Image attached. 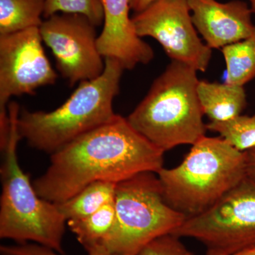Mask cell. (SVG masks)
<instances>
[{"mask_svg":"<svg viewBox=\"0 0 255 255\" xmlns=\"http://www.w3.org/2000/svg\"><path fill=\"white\" fill-rule=\"evenodd\" d=\"M0 253L1 255H63L36 243L1 246L0 247Z\"/></svg>","mask_w":255,"mask_h":255,"instance_id":"44dd1931","label":"cell"},{"mask_svg":"<svg viewBox=\"0 0 255 255\" xmlns=\"http://www.w3.org/2000/svg\"><path fill=\"white\" fill-rule=\"evenodd\" d=\"M184 160L157 172L164 199L187 217L214 205L247 177L246 152L221 137H201Z\"/></svg>","mask_w":255,"mask_h":255,"instance_id":"277c9868","label":"cell"},{"mask_svg":"<svg viewBox=\"0 0 255 255\" xmlns=\"http://www.w3.org/2000/svg\"><path fill=\"white\" fill-rule=\"evenodd\" d=\"M60 13L84 15L97 27L104 22L101 0H46L43 17L48 18Z\"/></svg>","mask_w":255,"mask_h":255,"instance_id":"d6986e66","label":"cell"},{"mask_svg":"<svg viewBox=\"0 0 255 255\" xmlns=\"http://www.w3.org/2000/svg\"><path fill=\"white\" fill-rule=\"evenodd\" d=\"M45 5L46 0H0V35L39 28Z\"/></svg>","mask_w":255,"mask_h":255,"instance_id":"2e32d148","label":"cell"},{"mask_svg":"<svg viewBox=\"0 0 255 255\" xmlns=\"http://www.w3.org/2000/svg\"><path fill=\"white\" fill-rule=\"evenodd\" d=\"M38 27L0 35V107L10 98L54 85L58 75L43 47Z\"/></svg>","mask_w":255,"mask_h":255,"instance_id":"30bf717a","label":"cell"},{"mask_svg":"<svg viewBox=\"0 0 255 255\" xmlns=\"http://www.w3.org/2000/svg\"><path fill=\"white\" fill-rule=\"evenodd\" d=\"M247 177L255 182V147L246 151Z\"/></svg>","mask_w":255,"mask_h":255,"instance_id":"7402d4cb","label":"cell"},{"mask_svg":"<svg viewBox=\"0 0 255 255\" xmlns=\"http://www.w3.org/2000/svg\"><path fill=\"white\" fill-rule=\"evenodd\" d=\"M137 255H194L187 249L181 238L167 234L146 245Z\"/></svg>","mask_w":255,"mask_h":255,"instance_id":"ffe728a7","label":"cell"},{"mask_svg":"<svg viewBox=\"0 0 255 255\" xmlns=\"http://www.w3.org/2000/svg\"><path fill=\"white\" fill-rule=\"evenodd\" d=\"M197 95L204 115L223 122L241 115L247 106L244 87L199 80Z\"/></svg>","mask_w":255,"mask_h":255,"instance_id":"4fadbf2b","label":"cell"},{"mask_svg":"<svg viewBox=\"0 0 255 255\" xmlns=\"http://www.w3.org/2000/svg\"><path fill=\"white\" fill-rule=\"evenodd\" d=\"M197 73L185 64L171 62L127 118L137 132L164 152L179 145H193L206 135L197 95Z\"/></svg>","mask_w":255,"mask_h":255,"instance_id":"3957f363","label":"cell"},{"mask_svg":"<svg viewBox=\"0 0 255 255\" xmlns=\"http://www.w3.org/2000/svg\"><path fill=\"white\" fill-rule=\"evenodd\" d=\"M39 29L54 55L57 69L72 87L103 73L105 60L99 50L97 26L86 16L54 14L46 18Z\"/></svg>","mask_w":255,"mask_h":255,"instance_id":"9c48e42d","label":"cell"},{"mask_svg":"<svg viewBox=\"0 0 255 255\" xmlns=\"http://www.w3.org/2000/svg\"><path fill=\"white\" fill-rule=\"evenodd\" d=\"M137 34L158 42L172 61L198 72L209 68L212 49L198 34L188 0H159L132 17Z\"/></svg>","mask_w":255,"mask_h":255,"instance_id":"ba28073f","label":"cell"},{"mask_svg":"<svg viewBox=\"0 0 255 255\" xmlns=\"http://www.w3.org/2000/svg\"><path fill=\"white\" fill-rule=\"evenodd\" d=\"M249 1L250 6H251L252 11H253V14H255V0H248Z\"/></svg>","mask_w":255,"mask_h":255,"instance_id":"d4e9b609","label":"cell"},{"mask_svg":"<svg viewBox=\"0 0 255 255\" xmlns=\"http://www.w3.org/2000/svg\"><path fill=\"white\" fill-rule=\"evenodd\" d=\"M206 255H255V246L249 247V248L241 250V251H240L236 252V253H232V254L217 255L206 253Z\"/></svg>","mask_w":255,"mask_h":255,"instance_id":"cb8c5ba5","label":"cell"},{"mask_svg":"<svg viewBox=\"0 0 255 255\" xmlns=\"http://www.w3.org/2000/svg\"><path fill=\"white\" fill-rule=\"evenodd\" d=\"M103 73L95 80L80 82L68 100L52 112L18 114L21 138L37 150L53 154L87 132L114 120L113 102L119 95L124 69L117 60L105 58Z\"/></svg>","mask_w":255,"mask_h":255,"instance_id":"7a4b0ae2","label":"cell"},{"mask_svg":"<svg viewBox=\"0 0 255 255\" xmlns=\"http://www.w3.org/2000/svg\"><path fill=\"white\" fill-rule=\"evenodd\" d=\"M101 1L104 26L97 44L103 58L117 60L124 70L150 63L154 58L153 50L137 34L129 14L130 0Z\"/></svg>","mask_w":255,"mask_h":255,"instance_id":"7c38bea8","label":"cell"},{"mask_svg":"<svg viewBox=\"0 0 255 255\" xmlns=\"http://www.w3.org/2000/svg\"><path fill=\"white\" fill-rule=\"evenodd\" d=\"M116 187V183L106 181L92 183L73 197L56 204L67 222L82 219L114 201Z\"/></svg>","mask_w":255,"mask_h":255,"instance_id":"9a60e30c","label":"cell"},{"mask_svg":"<svg viewBox=\"0 0 255 255\" xmlns=\"http://www.w3.org/2000/svg\"><path fill=\"white\" fill-rule=\"evenodd\" d=\"M10 131L1 167L0 238L18 244L28 242L63 254V238L67 220L55 203L38 195L27 174L18 164L16 147L21 139L18 131L19 106L8 105Z\"/></svg>","mask_w":255,"mask_h":255,"instance_id":"5b68a950","label":"cell"},{"mask_svg":"<svg viewBox=\"0 0 255 255\" xmlns=\"http://www.w3.org/2000/svg\"><path fill=\"white\" fill-rule=\"evenodd\" d=\"M226 65V83L244 87L255 78V28L251 36L221 48Z\"/></svg>","mask_w":255,"mask_h":255,"instance_id":"e0dca14e","label":"cell"},{"mask_svg":"<svg viewBox=\"0 0 255 255\" xmlns=\"http://www.w3.org/2000/svg\"><path fill=\"white\" fill-rule=\"evenodd\" d=\"M164 153L117 115L52 154L33 187L43 199L59 204L92 183L117 184L142 172L157 174L163 168Z\"/></svg>","mask_w":255,"mask_h":255,"instance_id":"6da1fadb","label":"cell"},{"mask_svg":"<svg viewBox=\"0 0 255 255\" xmlns=\"http://www.w3.org/2000/svg\"><path fill=\"white\" fill-rule=\"evenodd\" d=\"M116 222L114 201L90 216L68 221L67 224L88 255H105L106 248L113 234Z\"/></svg>","mask_w":255,"mask_h":255,"instance_id":"5bb4252c","label":"cell"},{"mask_svg":"<svg viewBox=\"0 0 255 255\" xmlns=\"http://www.w3.org/2000/svg\"><path fill=\"white\" fill-rule=\"evenodd\" d=\"M159 0H130V9L136 13L141 12Z\"/></svg>","mask_w":255,"mask_h":255,"instance_id":"603a6c76","label":"cell"},{"mask_svg":"<svg viewBox=\"0 0 255 255\" xmlns=\"http://www.w3.org/2000/svg\"><path fill=\"white\" fill-rule=\"evenodd\" d=\"M114 205L117 222L105 255H137L151 241L173 233L187 218L167 204L154 172L117 183Z\"/></svg>","mask_w":255,"mask_h":255,"instance_id":"8992f818","label":"cell"},{"mask_svg":"<svg viewBox=\"0 0 255 255\" xmlns=\"http://www.w3.org/2000/svg\"><path fill=\"white\" fill-rule=\"evenodd\" d=\"M206 128L216 132L230 145L241 152L255 147V115H239L223 122L206 124Z\"/></svg>","mask_w":255,"mask_h":255,"instance_id":"ac0fdd59","label":"cell"},{"mask_svg":"<svg viewBox=\"0 0 255 255\" xmlns=\"http://www.w3.org/2000/svg\"><path fill=\"white\" fill-rule=\"evenodd\" d=\"M172 234L200 242L210 254H232L255 246V182L247 177Z\"/></svg>","mask_w":255,"mask_h":255,"instance_id":"52a82bcc","label":"cell"},{"mask_svg":"<svg viewBox=\"0 0 255 255\" xmlns=\"http://www.w3.org/2000/svg\"><path fill=\"white\" fill-rule=\"evenodd\" d=\"M196 31L211 49L242 41L251 36L255 25L251 6L241 0H188Z\"/></svg>","mask_w":255,"mask_h":255,"instance_id":"8fae6325","label":"cell"}]
</instances>
